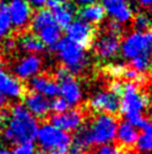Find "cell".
Wrapping results in <instances>:
<instances>
[{
	"label": "cell",
	"mask_w": 152,
	"mask_h": 154,
	"mask_svg": "<svg viewBox=\"0 0 152 154\" xmlns=\"http://www.w3.org/2000/svg\"><path fill=\"white\" fill-rule=\"evenodd\" d=\"M37 118L30 114L21 103L13 105L6 127L2 131V138L10 144L22 142H34L38 132Z\"/></svg>",
	"instance_id": "1"
},
{
	"label": "cell",
	"mask_w": 152,
	"mask_h": 154,
	"mask_svg": "<svg viewBox=\"0 0 152 154\" xmlns=\"http://www.w3.org/2000/svg\"><path fill=\"white\" fill-rule=\"evenodd\" d=\"M147 99L138 89L134 82H125L123 85L122 94L120 96V111L125 117V120L135 128H143L149 122L143 117Z\"/></svg>",
	"instance_id": "2"
},
{
	"label": "cell",
	"mask_w": 152,
	"mask_h": 154,
	"mask_svg": "<svg viewBox=\"0 0 152 154\" xmlns=\"http://www.w3.org/2000/svg\"><path fill=\"white\" fill-rule=\"evenodd\" d=\"M54 50L59 61L63 63L64 69H66L72 75L84 72L89 65V57L84 48L71 42L66 37L59 39Z\"/></svg>",
	"instance_id": "3"
},
{
	"label": "cell",
	"mask_w": 152,
	"mask_h": 154,
	"mask_svg": "<svg viewBox=\"0 0 152 154\" xmlns=\"http://www.w3.org/2000/svg\"><path fill=\"white\" fill-rule=\"evenodd\" d=\"M42 151L48 154H68L72 136L69 133L56 128L51 123L42 124L36 136Z\"/></svg>",
	"instance_id": "4"
},
{
	"label": "cell",
	"mask_w": 152,
	"mask_h": 154,
	"mask_svg": "<svg viewBox=\"0 0 152 154\" xmlns=\"http://www.w3.org/2000/svg\"><path fill=\"white\" fill-rule=\"evenodd\" d=\"M120 51L124 59L130 61L138 56H151L152 35L149 32H133L120 44Z\"/></svg>",
	"instance_id": "5"
},
{
	"label": "cell",
	"mask_w": 152,
	"mask_h": 154,
	"mask_svg": "<svg viewBox=\"0 0 152 154\" xmlns=\"http://www.w3.org/2000/svg\"><path fill=\"white\" fill-rule=\"evenodd\" d=\"M56 79L58 80L57 83L59 86L60 97L68 103L69 107L77 106L83 98V91L80 82L64 68H59L57 70Z\"/></svg>",
	"instance_id": "6"
},
{
	"label": "cell",
	"mask_w": 152,
	"mask_h": 154,
	"mask_svg": "<svg viewBox=\"0 0 152 154\" xmlns=\"http://www.w3.org/2000/svg\"><path fill=\"white\" fill-rule=\"evenodd\" d=\"M65 29H66V38L84 50L87 48L93 42V26L83 22L82 19H74Z\"/></svg>",
	"instance_id": "7"
},
{
	"label": "cell",
	"mask_w": 152,
	"mask_h": 154,
	"mask_svg": "<svg viewBox=\"0 0 152 154\" xmlns=\"http://www.w3.org/2000/svg\"><path fill=\"white\" fill-rule=\"evenodd\" d=\"M42 69V57L37 54H26L13 64V73L19 80H30L38 75Z\"/></svg>",
	"instance_id": "8"
},
{
	"label": "cell",
	"mask_w": 152,
	"mask_h": 154,
	"mask_svg": "<svg viewBox=\"0 0 152 154\" xmlns=\"http://www.w3.org/2000/svg\"><path fill=\"white\" fill-rule=\"evenodd\" d=\"M89 106L97 112L113 116L120 111V97L110 90H101L91 98Z\"/></svg>",
	"instance_id": "9"
},
{
	"label": "cell",
	"mask_w": 152,
	"mask_h": 154,
	"mask_svg": "<svg viewBox=\"0 0 152 154\" xmlns=\"http://www.w3.org/2000/svg\"><path fill=\"white\" fill-rule=\"evenodd\" d=\"M84 116L77 109H68L62 114H54L51 117V124L63 132H76L83 126Z\"/></svg>",
	"instance_id": "10"
},
{
	"label": "cell",
	"mask_w": 152,
	"mask_h": 154,
	"mask_svg": "<svg viewBox=\"0 0 152 154\" xmlns=\"http://www.w3.org/2000/svg\"><path fill=\"white\" fill-rule=\"evenodd\" d=\"M8 14L13 27L22 30L30 24L33 10L25 0H11L8 5Z\"/></svg>",
	"instance_id": "11"
},
{
	"label": "cell",
	"mask_w": 152,
	"mask_h": 154,
	"mask_svg": "<svg viewBox=\"0 0 152 154\" xmlns=\"http://www.w3.org/2000/svg\"><path fill=\"white\" fill-rule=\"evenodd\" d=\"M102 7L113 22L120 25L129 23L133 18V10L125 0H103Z\"/></svg>",
	"instance_id": "12"
},
{
	"label": "cell",
	"mask_w": 152,
	"mask_h": 154,
	"mask_svg": "<svg viewBox=\"0 0 152 154\" xmlns=\"http://www.w3.org/2000/svg\"><path fill=\"white\" fill-rule=\"evenodd\" d=\"M120 35L113 33H106L102 35L94 44V50L96 55L101 60H111L120 51Z\"/></svg>",
	"instance_id": "13"
},
{
	"label": "cell",
	"mask_w": 152,
	"mask_h": 154,
	"mask_svg": "<svg viewBox=\"0 0 152 154\" xmlns=\"http://www.w3.org/2000/svg\"><path fill=\"white\" fill-rule=\"evenodd\" d=\"M25 88L19 79L0 69V96L6 99H19Z\"/></svg>",
	"instance_id": "14"
},
{
	"label": "cell",
	"mask_w": 152,
	"mask_h": 154,
	"mask_svg": "<svg viewBox=\"0 0 152 154\" xmlns=\"http://www.w3.org/2000/svg\"><path fill=\"white\" fill-rule=\"evenodd\" d=\"M29 88L31 92H36L46 97V98H56L59 94L58 83L51 78L44 74H38L29 80Z\"/></svg>",
	"instance_id": "15"
},
{
	"label": "cell",
	"mask_w": 152,
	"mask_h": 154,
	"mask_svg": "<svg viewBox=\"0 0 152 154\" xmlns=\"http://www.w3.org/2000/svg\"><path fill=\"white\" fill-rule=\"evenodd\" d=\"M24 106L34 117L44 118L51 111V101L49 99L36 92H29L25 97Z\"/></svg>",
	"instance_id": "16"
},
{
	"label": "cell",
	"mask_w": 152,
	"mask_h": 154,
	"mask_svg": "<svg viewBox=\"0 0 152 154\" xmlns=\"http://www.w3.org/2000/svg\"><path fill=\"white\" fill-rule=\"evenodd\" d=\"M140 133L138 128H135L134 126H132L130 123H127V120L121 122L118 124L116 128V134H115V140L125 147H130L136 144L138 138H139Z\"/></svg>",
	"instance_id": "17"
},
{
	"label": "cell",
	"mask_w": 152,
	"mask_h": 154,
	"mask_svg": "<svg viewBox=\"0 0 152 154\" xmlns=\"http://www.w3.org/2000/svg\"><path fill=\"white\" fill-rule=\"evenodd\" d=\"M49 11L51 13L56 25L58 26L59 28H66L74 20L75 8H74V5L71 4L69 1L62 5V6H58L56 8L51 9Z\"/></svg>",
	"instance_id": "18"
},
{
	"label": "cell",
	"mask_w": 152,
	"mask_h": 154,
	"mask_svg": "<svg viewBox=\"0 0 152 154\" xmlns=\"http://www.w3.org/2000/svg\"><path fill=\"white\" fill-rule=\"evenodd\" d=\"M35 34L39 38V41L44 44V46H48L54 50L55 45L62 38V28H59L56 25V23H54V24L42 27V29L36 32Z\"/></svg>",
	"instance_id": "19"
},
{
	"label": "cell",
	"mask_w": 152,
	"mask_h": 154,
	"mask_svg": "<svg viewBox=\"0 0 152 154\" xmlns=\"http://www.w3.org/2000/svg\"><path fill=\"white\" fill-rule=\"evenodd\" d=\"M78 15H80V19L92 25V24H100L103 22L106 14L102 5L94 4L91 6L82 7V9L78 11Z\"/></svg>",
	"instance_id": "20"
},
{
	"label": "cell",
	"mask_w": 152,
	"mask_h": 154,
	"mask_svg": "<svg viewBox=\"0 0 152 154\" xmlns=\"http://www.w3.org/2000/svg\"><path fill=\"white\" fill-rule=\"evenodd\" d=\"M17 46H19L22 52L27 54H39L45 50L44 44L39 41L36 35L34 34H25L22 35L19 42L17 43Z\"/></svg>",
	"instance_id": "21"
},
{
	"label": "cell",
	"mask_w": 152,
	"mask_h": 154,
	"mask_svg": "<svg viewBox=\"0 0 152 154\" xmlns=\"http://www.w3.org/2000/svg\"><path fill=\"white\" fill-rule=\"evenodd\" d=\"M11 29L13 25L8 14V5L4 1H0V42H4L6 38H8Z\"/></svg>",
	"instance_id": "22"
},
{
	"label": "cell",
	"mask_w": 152,
	"mask_h": 154,
	"mask_svg": "<svg viewBox=\"0 0 152 154\" xmlns=\"http://www.w3.org/2000/svg\"><path fill=\"white\" fill-rule=\"evenodd\" d=\"M135 145L136 149L142 153L152 152V123H149L145 127L142 128V132L139 135Z\"/></svg>",
	"instance_id": "23"
},
{
	"label": "cell",
	"mask_w": 152,
	"mask_h": 154,
	"mask_svg": "<svg viewBox=\"0 0 152 154\" xmlns=\"http://www.w3.org/2000/svg\"><path fill=\"white\" fill-rule=\"evenodd\" d=\"M131 69L138 73H144L151 68V56H138L130 61Z\"/></svg>",
	"instance_id": "24"
},
{
	"label": "cell",
	"mask_w": 152,
	"mask_h": 154,
	"mask_svg": "<svg viewBox=\"0 0 152 154\" xmlns=\"http://www.w3.org/2000/svg\"><path fill=\"white\" fill-rule=\"evenodd\" d=\"M151 22L147 15L144 14H138L135 17H133V27L135 32L145 33L148 29H150Z\"/></svg>",
	"instance_id": "25"
},
{
	"label": "cell",
	"mask_w": 152,
	"mask_h": 154,
	"mask_svg": "<svg viewBox=\"0 0 152 154\" xmlns=\"http://www.w3.org/2000/svg\"><path fill=\"white\" fill-rule=\"evenodd\" d=\"M91 154H125L124 151L118 147V146L114 145V144H105V145H100L96 149H94Z\"/></svg>",
	"instance_id": "26"
},
{
	"label": "cell",
	"mask_w": 152,
	"mask_h": 154,
	"mask_svg": "<svg viewBox=\"0 0 152 154\" xmlns=\"http://www.w3.org/2000/svg\"><path fill=\"white\" fill-rule=\"evenodd\" d=\"M15 154H34L36 152V145L34 142H22L16 145Z\"/></svg>",
	"instance_id": "27"
},
{
	"label": "cell",
	"mask_w": 152,
	"mask_h": 154,
	"mask_svg": "<svg viewBox=\"0 0 152 154\" xmlns=\"http://www.w3.org/2000/svg\"><path fill=\"white\" fill-rule=\"evenodd\" d=\"M68 103L62 97H56L51 103V110H53L55 114H62L64 111L68 110Z\"/></svg>",
	"instance_id": "28"
},
{
	"label": "cell",
	"mask_w": 152,
	"mask_h": 154,
	"mask_svg": "<svg viewBox=\"0 0 152 154\" xmlns=\"http://www.w3.org/2000/svg\"><path fill=\"white\" fill-rule=\"evenodd\" d=\"M122 75L127 80H129V82H133V81H136V80H139L141 75H140V73H138L136 71H134L133 69H125L124 71H123Z\"/></svg>",
	"instance_id": "29"
},
{
	"label": "cell",
	"mask_w": 152,
	"mask_h": 154,
	"mask_svg": "<svg viewBox=\"0 0 152 154\" xmlns=\"http://www.w3.org/2000/svg\"><path fill=\"white\" fill-rule=\"evenodd\" d=\"M2 47H4V52L11 53V52H13L16 48H17V42H16L13 38H6L4 41Z\"/></svg>",
	"instance_id": "30"
},
{
	"label": "cell",
	"mask_w": 152,
	"mask_h": 154,
	"mask_svg": "<svg viewBox=\"0 0 152 154\" xmlns=\"http://www.w3.org/2000/svg\"><path fill=\"white\" fill-rule=\"evenodd\" d=\"M123 85H124V82L115 80V81H113V82H112V85H111L110 91H112L113 94H118V97H120V96H121V94H122Z\"/></svg>",
	"instance_id": "31"
},
{
	"label": "cell",
	"mask_w": 152,
	"mask_h": 154,
	"mask_svg": "<svg viewBox=\"0 0 152 154\" xmlns=\"http://www.w3.org/2000/svg\"><path fill=\"white\" fill-rule=\"evenodd\" d=\"M69 0H47V7H48V10H51V9L56 8V7H58V6H62V5L66 4L68 2Z\"/></svg>",
	"instance_id": "32"
},
{
	"label": "cell",
	"mask_w": 152,
	"mask_h": 154,
	"mask_svg": "<svg viewBox=\"0 0 152 154\" xmlns=\"http://www.w3.org/2000/svg\"><path fill=\"white\" fill-rule=\"evenodd\" d=\"M30 7H35V8L42 9L45 5H46L47 0H25Z\"/></svg>",
	"instance_id": "33"
},
{
	"label": "cell",
	"mask_w": 152,
	"mask_h": 154,
	"mask_svg": "<svg viewBox=\"0 0 152 154\" xmlns=\"http://www.w3.org/2000/svg\"><path fill=\"white\" fill-rule=\"evenodd\" d=\"M75 4H77L78 6L82 7H86V6H91V5L97 4L98 0H73Z\"/></svg>",
	"instance_id": "34"
},
{
	"label": "cell",
	"mask_w": 152,
	"mask_h": 154,
	"mask_svg": "<svg viewBox=\"0 0 152 154\" xmlns=\"http://www.w3.org/2000/svg\"><path fill=\"white\" fill-rule=\"evenodd\" d=\"M138 2L142 7H150L152 4V0H138Z\"/></svg>",
	"instance_id": "35"
},
{
	"label": "cell",
	"mask_w": 152,
	"mask_h": 154,
	"mask_svg": "<svg viewBox=\"0 0 152 154\" xmlns=\"http://www.w3.org/2000/svg\"><path fill=\"white\" fill-rule=\"evenodd\" d=\"M0 154H15L13 150L6 149V147H0Z\"/></svg>",
	"instance_id": "36"
},
{
	"label": "cell",
	"mask_w": 152,
	"mask_h": 154,
	"mask_svg": "<svg viewBox=\"0 0 152 154\" xmlns=\"http://www.w3.org/2000/svg\"><path fill=\"white\" fill-rule=\"evenodd\" d=\"M6 103H7V99L4 98V97H2V96H0V109L2 107H4Z\"/></svg>",
	"instance_id": "37"
},
{
	"label": "cell",
	"mask_w": 152,
	"mask_h": 154,
	"mask_svg": "<svg viewBox=\"0 0 152 154\" xmlns=\"http://www.w3.org/2000/svg\"><path fill=\"white\" fill-rule=\"evenodd\" d=\"M4 112H1L0 111V126L4 124Z\"/></svg>",
	"instance_id": "38"
},
{
	"label": "cell",
	"mask_w": 152,
	"mask_h": 154,
	"mask_svg": "<svg viewBox=\"0 0 152 154\" xmlns=\"http://www.w3.org/2000/svg\"><path fill=\"white\" fill-rule=\"evenodd\" d=\"M2 66H4V57L0 55V69H2Z\"/></svg>",
	"instance_id": "39"
},
{
	"label": "cell",
	"mask_w": 152,
	"mask_h": 154,
	"mask_svg": "<svg viewBox=\"0 0 152 154\" xmlns=\"http://www.w3.org/2000/svg\"><path fill=\"white\" fill-rule=\"evenodd\" d=\"M34 154H48V153L45 152V151H37V152H35Z\"/></svg>",
	"instance_id": "40"
},
{
	"label": "cell",
	"mask_w": 152,
	"mask_h": 154,
	"mask_svg": "<svg viewBox=\"0 0 152 154\" xmlns=\"http://www.w3.org/2000/svg\"><path fill=\"white\" fill-rule=\"evenodd\" d=\"M150 10H151V14H152V4H151V6H150Z\"/></svg>",
	"instance_id": "41"
},
{
	"label": "cell",
	"mask_w": 152,
	"mask_h": 154,
	"mask_svg": "<svg viewBox=\"0 0 152 154\" xmlns=\"http://www.w3.org/2000/svg\"><path fill=\"white\" fill-rule=\"evenodd\" d=\"M149 33H150V34H151V35H152V29H151V30H150V32H149Z\"/></svg>",
	"instance_id": "42"
},
{
	"label": "cell",
	"mask_w": 152,
	"mask_h": 154,
	"mask_svg": "<svg viewBox=\"0 0 152 154\" xmlns=\"http://www.w3.org/2000/svg\"><path fill=\"white\" fill-rule=\"evenodd\" d=\"M125 1H127V0H125Z\"/></svg>",
	"instance_id": "43"
}]
</instances>
